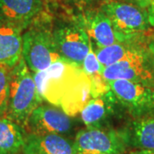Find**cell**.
<instances>
[{"instance_id":"1","label":"cell","mask_w":154,"mask_h":154,"mask_svg":"<svg viewBox=\"0 0 154 154\" xmlns=\"http://www.w3.org/2000/svg\"><path fill=\"white\" fill-rule=\"evenodd\" d=\"M33 75L43 100L61 108L70 117L81 113L92 98L88 75L81 68L66 61L55 62Z\"/></svg>"},{"instance_id":"2","label":"cell","mask_w":154,"mask_h":154,"mask_svg":"<svg viewBox=\"0 0 154 154\" xmlns=\"http://www.w3.org/2000/svg\"><path fill=\"white\" fill-rule=\"evenodd\" d=\"M42 101L43 99L38 94L33 73L22 57L11 70L5 116L26 128L31 113L41 105Z\"/></svg>"},{"instance_id":"3","label":"cell","mask_w":154,"mask_h":154,"mask_svg":"<svg viewBox=\"0 0 154 154\" xmlns=\"http://www.w3.org/2000/svg\"><path fill=\"white\" fill-rule=\"evenodd\" d=\"M22 57L32 73L43 71L62 60L53 33L41 27L29 28L22 34Z\"/></svg>"},{"instance_id":"4","label":"cell","mask_w":154,"mask_h":154,"mask_svg":"<svg viewBox=\"0 0 154 154\" xmlns=\"http://www.w3.org/2000/svg\"><path fill=\"white\" fill-rule=\"evenodd\" d=\"M76 154H125L128 144L122 129L86 128L74 140Z\"/></svg>"},{"instance_id":"5","label":"cell","mask_w":154,"mask_h":154,"mask_svg":"<svg viewBox=\"0 0 154 154\" xmlns=\"http://www.w3.org/2000/svg\"><path fill=\"white\" fill-rule=\"evenodd\" d=\"M108 82L119 106L126 110L131 118L153 114V87L128 80Z\"/></svg>"},{"instance_id":"6","label":"cell","mask_w":154,"mask_h":154,"mask_svg":"<svg viewBox=\"0 0 154 154\" xmlns=\"http://www.w3.org/2000/svg\"><path fill=\"white\" fill-rule=\"evenodd\" d=\"M101 11L110 19L116 30L126 36L142 37L151 27L146 10L125 1H109L102 6Z\"/></svg>"},{"instance_id":"7","label":"cell","mask_w":154,"mask_h":154,"mask_svg":"<svg viewBox=\"0 0 154 154\" xmlns=\"http://www.w3.org/2000/svg\"><path fill=\"white\" fill-rule=\"evenodd\" d=\"M107 82L128 80L154 88V62L148 47L103 69Z\"/></svg>"},{"instance_id":"8","label":"cell","mask_w":154,"mask_h":154,"mask_svg":"<svg viewBox=\"0 0 154 154\" xmlns=\"http://www.w3.org/2000/svg\"><path fill=\"white\" fill-rule=\"evenodd\" d=\"M56 46L62 60L82 69L83 61L92 47V42L82 26L67 25L53 32Z\"/></svg>"},{"instance_id":"9","label":"cell","mask_w":154,"mask_h":154,"mask_svg":"<svg viewBox=\"0 0 154 154\" xmlns=\"http://www.w3.org/2000/svg\"><path fill=\"white\" fill-rule=\"evenodd\" d=\"M72 128L71 118L56 105H39L29 116L26 128L36 134H63Z\"/></svg>"},{"instance_id":"10","label":"cell","mask_w":154,"mask_h":154,"mask_svg":"<svg viewBox=\"0 0 154 154\" xmlns=\"http://www.w3.org/2000/svg\"><path fill=\"white\" fill-rule=\"evenodd\" d=\"M83 28L88 33L91 42H94L97 48L143 38V36L129 37L118 33L102 11L91 13L85 17Z\"/></svg>"},{"instance_id":"11","label":"cell","mask_w":154,"mask_h":154,"mask_svg":"<svg viewBox=\"0 0 154 154\" xmlns=\"http://www.w3.org/2000/svg\"><path fill=\"white\" fill-rule=\"evenodd\" d=\"M119 106L111 90L93 98L81 111V118L86 128H107L110 118Z\"/></svg>"},{"instance_id":"12","label":"cell","mask_w":154,"mask_h":154,"mask_svg":"<svg viewBox=\"0 0 154 154\" xmlns=\"http://www.w3.org/2000/svg\"><path fill=\"white\" fill-rule=\"evenodd\" d=\"M23 154H76L74 142L62 134H28L25 137Z\"/></svg>"},{"instance_id":"13","label":"cell","mask_w":154,"mask_h":154,"mask_svg":"<svg viewBox=\"0 0 154 154\" xmlns=\"http://www.w3.org/2000/svg\"><path fill=\"white\" fill-rule=\"evenodd\" d=\"M42 7V0H0V20L26 28Z\"/></svg>"},{"instance_id":"14","label":"cell","mask_w":154,"mask_h":154,"mask_svg":"<svg viewBox=\"0 0 154 154\" xmlns=\"http://www.w3.org/2000/svg\"><path fill=\"white\" fill-rule=\"evenodd\" d=\"M122 131L128 146L135 150H153L154 113L132 118Z\"/></svg>"},{"instance_id":"15","label":"cell","mask_w":154,"mask_h":154,"mask_svg":"<svg viewBox=\"0 0 154 154\" xmlns=\"http://www.w3.org/2000/svg\"><path fill=\"white\" fill-rule=\"evenodd\" d=\"M22 26L0 20V63L14 67L22 58Z\"/></svg>"},{"instance_id":"16","label":"cell","mask_w":154,"mask_h":154,"mask_svg":"<svg viewBox=\"0 0 154 154\" xmlns=\"http://www.w3.org/2000/svg\"><path fill=\"white\" fill-rule=\"evenodd\" d=\"M146 47H148V45H144L142 38H140L131 41L119 42L105 47H99L94 51L99 63L103 68H105L112 65L128 57L134 55Z\"/></svg>"},{"instance_id":"17","label":"cell","mask_w":154,"mask_h":154,"mask_svg":"<svg viewBox=\"0 0 154 154\" xmlns=\"http://www.w3.org/2000/svg\"><path fill=\"white\" fill-rule=\"evenodd\" d=\"M24 128L6 116H0V154H19L25 142Z\"/></svg>"},{"instance_id":"18","label":"cell","mask_w":154,"mask_h":154,"mask_svg":"<svg viewBox=\"0 0 154 154\" xmlns=\"http://www.w3.org/2000/svg\"><path fill=\"white\" fill-rule=\"evenodd\" d=\"M12 68L0 63V116H5L7 112Z\"/></svg>"},{"instance_id":"19","label":"cell","mask_w":154,"mask_h":154,"mask_svg":"<svg viewBox=\"0 0 154 154\" xmlns=\"http://www.w3.org/2000/svg\"><path fill=\"white\" fill-rule=\"evenodd\" d=\"M103 66L99 63L95 54L94 46L92 45L91 49L89 51L87 57L83 61L82 69L88 77L94 76L96 75H99L103 73Z\"/></svg>"},{"instance_id":"20","label":"cell","mask_w":154,"mask_h":154,"mask_svg":"<svg viewBox=\"0 0 154 154\" xmlns=\"http://www.w3.org/2000/svg\"><path fill=\"white\" fill-rule=\"evenodd\" d=\"M124 1L143 10H147L149 5L151 3V0H124Z\"/></svg>"},{"instance_id":"21","label":"cell","mask_w":154,"mask_h":154,"mask_svg":"<svg viewBox=\"0 0 154 154\" xmlns=\"http://www.w3.org/2000/svg\"><path fill=\"white\" fill-rule=\"evenodd\" d=\"M147 15H148L149 24L151 27L154 28V0H151V3L147 8Z\"/></svg>"},{"instance_id":"22","label":"cell","mask_w":154,"mask_h":154,"mask_svg":"<svg viewBox=\"0 0 154 154\" xmlns=\"http://www.w3.org/2000/svg\"><path fill=\"white\" fill-rule=\"evenodd\" d=\"M129 154H154L153 150H134Z\"/></svg>"},{"instance_id":"23","label":"cell","mask_w":154,"mask_h":154,"mask_svg":"<svg viewBox=\"0 0 154 154\" xmlns=\"http://www.w3.org/2000/svg\"><path fill=\"white\" fill-rule=\"evenodd\" d=\"M148 48L150 50V52L152 54V59H153L154 62V39H152V41H150L148 43Z\"/></svg>"}]
</instances>
